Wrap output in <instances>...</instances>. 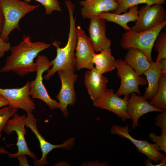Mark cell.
<instances>
[{"label":"cell","mask_w":166,"mask_h":166,"mask_svg":"<svg viewBox=\"0 0 166 166\" xmlns=\"http://www.w3.org/2000/svg\"><path fill=\"white\" fill-rule=\"evenodd\" d=\"M51 45L42 42H33L29 36H24L18 44L11 47L10 54L7 57L0 72H13L24 76L36 72L37 65L34 58Z\"/></svg>","instance_id":"cell-1"},{"label":"cell","mask_w":166,"mask_h":166,"mask_svg":"<svg viewBox=\"0 0 166 166\" xmlns=\"http://www.w3.org/2000/svg\"><path fill=\"white\" fill-rule=\"evenodd\" d=\"M68 10L69 18V29L67 43L63 47L59 46L61 42L54 41L52 44L56 48L57 54L55 58L50 61L51 69L43 77L48 80L55 73L61 70H69L75 71L76 57L75 50L77 40L76 18L73 16L75 6L70 0L65 1Z\"/></svg>","instance_id":"cell-2"},{"label":"cell","mask_w":166,"mask_h":166,"mask_svg":"<svg viewBox=\"0 0 166 166\" xmlns=\"http://www.w3.org/2000/svg\"><path fill=\"white\" fill-rule=\"evenodd\" d=\"M40 5H33L21 0H0V9L4 18L2 30L0 34L1 38L8 42L9 35L13 30H20L19 22L26 14Z\"/></svg>","instance_id":"cell-3"},{"label":"cell","mask_w":166,"mask_h":166,"mask_svg":"<svg viewBox=\"0 0 166 166\" xmlns=\"http://www.w3.org/2000/svg\"><path fill=\"white\" fill-rule=\"evenodd\" d=\"M166 25V21L149 30L140 32L132 31L123 33L120 45L124 49L133 48L142 52L150 62L153 61L152 52L155 40Z\"/></svg>","instance_id":"cell-4"},{"label":"cell","mask_w":166,"mask_h":166,"mask_svg":"<svg viewBox=\"0 0 166 166\" xmlns=\"http://www.w3.org/2000/svg\"><path fill=\"white\" fill-rule=\"evenodd\" d=\"M36 75L34 80L30 82L29 94L32 98L38 99L45 102L49 109L59 108L58 102L49 96L43 82V73L51 67L50 61L45 55H39L35 61Z\"/></svg>","instance_id":"cell-5"},{"label":"cell","mask_w":166,"mask_h":166,"mask_svg":"<svg viewBox=\"0 0 166 166\" xmlns=\"http://www.w3.org/2000/svg\"><path fill=\"white\" fill-rule=\"evenodd\" d=\"M115 67L117 69V76L121 79L120 85L116 94L118 96L129 95L132 93L140 95L139 86L146 85V79L137 74L122 59L116 60Z\"/></svg>","instance_id":"cell-6"},{"label":"cell","mask_w":166,"mask_h":166,"mask_svg":"<svg viewBox=\"0 0 166 166\" xmlns=\"http://www.w3.org/2000/svg\"><path fill=\"white\" fill-rule=\"evenodd\" d=\"M166 21V11L162 4L146 5L138 10V18L132 31L140 32L152 29Z\"/></svg>","instance_id":"cell-7"},{"label":"cell","mask_w":166,"mask_h":166,"mask_svg":"<svg viewBox=\"0 0 166 166\" xmlns=\"http://www.w3.org/2000/svg\"><path fill=\"white\" fill-rule=\"evenodd\" d=\"M57 72L61 85L60 91L56 97L59 101V109L63 113L64 117L66 118L69 114L67 106L73 105L76 101V94L74 85L78 76L75 73V71L71 70H61Z\"/></svg>","instance_id":"cell-8"},{"label":"cell","mask_w":166,"mask_h":166,"mask_svg":"<svg viewBox=\"0 0 166 166\" xmlns=\"http://www.w3.org/2000/svg\"><path fill=\"white\" fill-rule=\"evenodd\" d=\"M26 117L25 115H19L16 113L11 119L8 120L3 128L2 131L6 134L10 135L15 132L17 135L18 152L15 153L8 152L7 155L9 158H14L18 155L25 154L34 160L37 159L36 154L29 148L25 139Z\"/></svg>","instance_id":"cell-9"},{"label":"cell","mask_w":166,"mask_h":166,"mask_svg":"<svg viewBox=\"0 0 166 166\" xmlns=\"http://www.w3.org/2000/svg\"><path fill=\"white\" fill-rule=\"evenodd\" d=\"M128 125L122 127L117 124L113 125L111 128L112 134L117 135L120 138L129 140L136 147L139 152L145 155L148 159L156 163L166 157L165 154L160 152L159 146L156 143L152 144L146 140L135 139L129 134Z\"/></svg>","instance_id":"cell-10"},{"label":"cell","mask_w":166,"mask_h":166,"mask_svg":"<svg viewBox=\"0 0 166 166\" xmlns=\"http://www.w3.org/2000/svg\"><path fill=\"white\" fill-rule=\"evenodd\" d=\"M27 115L26 119V125L29 128L34 134L39 141L42 152V156L39 160H35L34 164L36 166H43L46 165L48 162L47 160L48 154L53 149L61 148L65 149H70L75 143V138H70L66 140L61 144H54L47 141L39 132L37 127V119L34 115L30 112H27Z\"/></svg>","instance_id":"cell-11"},{"label":"cell","mask_w":166,"mask_h":166,"mask_svg":"<svg viewBox=\"0 0 166 166\" xmlns=\"http://www.w3.org/2000/svg\"><path fill=\"white\" fill-rule=\"evenodd\" d=\"M76 29V69L77 70L84 68L91 70L94 67L93 59L95 53L93 45L89 37L80 26H77Z\"/></svg>","instance_id":"cell-12"},{"label":"cell","mask_w":166,"mask_h":166,"mask_svg":"<svg viewBox=\"0 0 166 166\" xmlns=\"http://www.w3.org/2000/svg\"><path fill=\"white\" fill-rule=\"evenodd\" d=\"M129 97V95L124 96L122 98L114 93L113 89H106L101 96L93 102V105L112 112L125 121L131 119L127 110Z\"/></svg>","instance_id":"cell-13"},{"label":"cell","mask_w":166,"mask_h":166,"mask_svg":"<svg viewBox=\"0 0 166 166\" xmlns=\"http://www.w3.org/2000/svg\"><path fill=\"white\" fill-rule=\"evenodd\" d=\"M30 82L28 81L20 88L3 89L0 87V94L9 101L8 105L32 113L35 109V105L30 97Z\"/></svg>","instance_id":"cell-14"},{"label":"cell","mask_w":166,"mask_h":166,"mask_svg":"<svg viewBox=\"0 0 166 166\" xmlns=\"http://www.w3.org/2000/svg\"><path fill=\"white\" fill-rule=\"evenodd\" d=\"M127 110L132 120V129L135 128L138 125V120L144 114L153 112L160 113L164 110L152 106L143 96L135 93H131L128 99Z\"/></svg>","instance_id":"cell-15"},{"label":"cell","mask_w":166,"mask_h":166,"mask_svg":"<svg viewBox=\"0 0 166 166\" xmlns=\"http://www.w3.org/2000/svg\"><path fill=\"white\" fill-rule=\"evenodd\" d=\"M88 28L89 38L95 52L110 49L111 41L106 36V20L98 16L90 19Z\"/></svg>","instance_id":"cell-16"},{"label":"cell","mask_w":166,"mask_h":166,"mask_svg":"<svg viewBox=\"0 0 166 166\" xmlns=\"http://www.w3.org/2000/svg\"><path fill=\"white\" fill-rule=\"evenodd\" d=\"M79 4L84 19H90L103 12H113L118 7L115 0H83L79 2Z\"/></svg>","instance_id":"cell-17"},{"label":"cell","mask_w":166,"mask_h":166,"mask_svg":"<svg viewBox=\"0 0 166 166\" xmlns=\"http://www.w3.org/2000/svg\"><path fill=\"white\" fill-rule=\"evenodd\" d=\"M108 81L94 67L85 75L84 83L91 99L94 101L99 98L106 89Z\"/></svg>","instance_id":"cell-18"},{"label":"cell","mask_w":166,"mask_h":166,"mask_svg":"<svg viewBox=\"0 0 166 166\" xmlns=\"http://www.w3.org/2000/svg\"><path fill=\"white\" fill-rule=\"evenodd\" d=\"M127 12L123 14H117L110 12H103L97 16L108 22L115 23L127 31L131 30V29L128 25V22H136L138 18V9L136 5L130 8Z\"/></svg>","instance_id":"cell-19"},{"label":"cell","mask_w":166,"mask_h":166,"mask_svg":"<svg viewBox=\"0 0 166 166\" xmlns=\"http://www.w3.org/2000/svg\"><path fill=\"white\" fill-rule=\"evenodd\" d=\"M128 50L124 61L137 74L141 76L149 68L151 62L139 49L132 48Z\"/></svg>","instance_id":"cell-20"},{"label":"cell","mask_w":166,"mask_h":166,"mask_svg":"<svg viewBox=\"0 0 166 166\" xmlns=\"http://www.w3.org/2000/svg\"><path fill=\"white\" fill-rule=\"evenodd\" d=\"M143 74L146 77L148 83L143 96L146 100H150L157 92L161 75L159 62L152 61L149 68Z\"/></svg>","instance_id":"cell-21"},{"label":"cell","mask_w":166,"mask_h":166,"mask_svg":"<svg viewBox=\"0 0 166 166\" xmlns=\"http://www.w3.org/2000/svg\"><path fill=\"white\" fill-rule=\"evenodd\" d=\"M99 53H95L93 62L94 68L100 73L103 74L113 71L115 68L116 60L112 55L111 49L103 50Z\"/></svg>","instance_id":"cell-22"},{"label":"cell","mask_w":166,"mask_h":166,"mask_svg":"<svg viewBox=\"0 0 166 166\" xmlns=\"http://www.w3.org/2000/svg\"><path fill=\"white\" fill-rule=\"evenodd\" d=\"M149 103L157 108L166 109V73L161 75L157 92Z\"/></svg>","instance_id":"cell-23"},{"label":"cell","mask_w":166,"mask_h":166,"mask_svg":"<svg viewBox=\"0 0 166 166\" xmlns=\"http://www.w3.org/2000/svg\"><path fill=\"white\" fill-rule=\"evenodd\" d=\"M118 7L113 13L121 14L127 12L128 9L134 6L142 4L149 5L159 3L165 4L166 0H115Z\"/></svg>","instance_id":"cell-24"},{"label":"cell","mask_w":166,"mask_h":166,"mask_svg":"<svg viewBox=\"0 0 166 166\" xmlns=\"http://www.w3.org/2000/svg\"><path fill=\"white\" fill-rule=\"evenodd\" d=\"M153 47L154 50L158 52V54L156 62H158L160 60L166 58V33L160 32L154 43Z\"/></svg>","instance_id":"cell-25"},{"label":"cell","mask_w":166,"mask_h":166,"mask_svg":"<svg viewBox=\"0 0 166 166\" xmlns=\"http://www.w3.org/2000/svg\"><path fill=\"white\" fill-rule=\"evenodd\" d=\"M18 109L9 105L4 106L0 109V139L2 137V131L6 123L11 117L17 113Z\"/></svg>","instance_id":"cell-26"},{"label":"cell","mask_w":166,"mask_h":166,"mask_svg":"<svg viewBox=\"0 0 166 166\" xmlns=\"http://www.w3.org/2000/svg\"><path fill=\"white\" fill-rule=\"evenodd\" d=\"M40 3L45 7V15L51 14L54 11L61 12L60 2L57 0H34Z\"/></svg>","instance_id":"cell-27"},{"label":"cell","mask_w":166,"mask_h":166,"mask_svg":"<svg viewBox=\"0 0 166 166\" xmlns=\"http://www.w3.org/2000/svg\"><path fill=\"white\" fill-rule=\"evenodd\" d=\"M161 133L158 136L153 132L150 133L149 136L153 142L159 147V150H162L166 153V130L161 131Z\"/></svg>","instance_id":"cell-28"},{"label":"cell","mask_w":166,"mask_h":166,"mask_svg":"<svg viewBox=\"0 0 166 166\" xmlns=\"http://www.w3.org/2000/svg\"><path fill=\"white\" fill-rule=\"evenodd\" d=\"M158 114L155 119V124L161 128V131L166 130V109Z\"/></svg>","instance_id":"cell-29"},{"label":"cell","mask_w":166,"mask_h":166,"mask_svg":"<svg viewBox=\"0 0 166 166\" xmlns=\"http://www.w3.org/2000/svg\"><path fill=\"white\" fill-rule=\"evenodd\" d=\"M11 47L10 43L4 41L0 36V57L4 56L6 52L9 51Z\"/></svg>","instance_id":"cell-30"},{"label":"cell","mask_w":166,"mask_h":166,"mask_svg":"<svg viewBox=\"0 0 166 166\" xmlns=\"http://www.w3.org/2000/svg\"><path fill=\"white\" fill-rule=\"evenodd\" d=\"M15 158L17 159L19 161V166H29L30 164L27 158L26 157V155L21 154L17 156Z\"/></svg>","instance_id":"cell-31"},{"label":"cell","mask_w":166,"mask_h":166,"mask_svg":"<svg viewBox=\"0 0 166 166\" xmlns=\"http://www.w3.org/2000/svg\"><path fill=\"white\" fill-rule=\"evenodd\" d=\"M83 165L88 166H109L108 164L105 162H100L97 160L95 161L87 162H85Z\"/></svg>","instance_id":"cell-32"},{"label":"cell","mask_w":166,"mask_h":166,"mask_svg":"<svg viewBox=\"0 0 166 166\" xmlns=\"http://www.w3.org/2000/svg\"><path fill=\"white\" fill-rule=\"evenodd\" d=\"M158 62L161 74L166 73V58L162 59Z\"/></svg>","instance_id":"cell-33"},{"label":"cell","mask_w":166,"mask_h":166,"mask_svg":"<svg viewBox=\"0 0 166 166\" xmlns=\"http://www.w3.org/2000/svg\"><path fill=\"white\" fill-rule=\"evenodd\" d=\"M9 104V101L3 96L0 94V108Z\"/></svg>","instance_id":"cell-34"},{"label":"cell","mask_w":166,"mask_h":166,"mask_svg":"<svg viewBox=\"0 0 166 166\" xmlns=\"http://www.w3.org/2000/svg\"><path fill=\"white\" fill-rule=\"evenodd\" d=\"M4 22V17L2 10L0 9V34L2 31Z\"/></svg>","instance_id":"cell-35"},{"label":"cell","mask_w":166,"mask_h":166,"mask_svg":"<svg viewBox=\"0 0 166 166\" xmlns=\"http://www.w3.org/2000/svg\"><path fill=\"white\" fill-rule=\"evenodd\" d=\"M8 153V151L4 147H0V155L7 154Z\"/></svg>","instance_id":"cell-36"},{"label":"cell","mask_w":166,"mask_h":166,"mask_svg":"<svg viewBox=\"0 0 166 166\" xmlns=\"http://www.w3.org/2000/svg\"><path fill=\"white\" fill-rule=\"evenodd\" d=\"M25 1L26 2H30L31 0H22Z\"/></svg>","instance_id":"cell-37"}]
</instances>
